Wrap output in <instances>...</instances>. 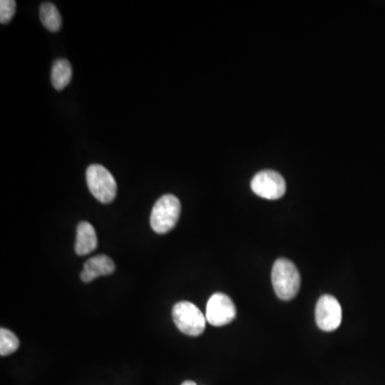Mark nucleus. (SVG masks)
Instances as JSON below:
<instances>
[{"instance_id": "1", "label": "nucleus", "mask_w": 385, "mask_h": 385, "mask_svg": "<svg viewBox=\"0 0 385 385\" xmlns=\"http://www.w3.org/2000/svg\"><path fill=\"white\" fill-rule=\"evenodd\" d=\"M272 284L281 299H293L301 287V275L295 264L285 258L277 259L272 269Z\"/></svg>"}, {"instance_id": "2", "label": "nucleus", "mask_w": 385, "mask_h": 385, "mask_svg": "<svg viewBox=\"0 0 385 385\" xmlns=\"http://www.w3.org/2000/svg\"><path fill=\"white\" fill-rule=\"evenodd\" d=\"M181 203L178 197L166 194L161 197L152 209L150 225L156 234H164L174 229L180 217Z\"/></svg>"}, {"instance_id": "3", "label": "nucleus", "mask_w": 385, "mask_h": 385, "mask_svg": "<svg viewBox=\"0 0 385 385\" xmlns=\"http://www.w3.org/2000/svg\"><path fill=\"white\" fill-rule=\"evenodd\" d=\"M89 191L97 201L111 203L117 196V182L111 171L102 165H90L86 171Z\"/></svg>"}, {"instance_id": "4", "label": "nucleus", "mask_w": 385, "mask_h": 385, "mask_svg": "<svg viewBox=\"0 0 385 385\" xmlns=\"http://www.w3.org/2000/svg\"><path fill=\"white\" fill-rule=\"evenodd\" d=\"M173 319L176 327L185 335L199 336L205 329V315L193 303L182 301L173 309Z\"/></svg>"}, {"instance_id": "5", "label": "nucleus", "mask_w": 385, "mask_h": 385, "mask_svg": "<svg viewBox=\"0 0 385 385\" xmlns=\"http://www.w3.org/2000/svg\"><path fill=\"white\" fill-rule=\"evenodd\" d=\"M255 194L269 201H276L286 193V181L274 170H262L250 182Z\"/></svg>"}, {"instance_id": "6", "label": "nucleus", "mask_w": 385, "mask_h": 385, "mask_svg": "<svg viewBox=\"0 0 385 385\" xmlns=\"http://www.w3.org/2000/svg\"><path fill=\"white\" fill-rule=\"evenodd\" d=\"M237 317V309L228 295L224 293H214L207 304L205 319L214 327L229 325Z\"/></svg>"}, {"instance_id": "7", "label": "nucleus", "mask_w": 385, "mask_h": 385, "mask_svg": "<svg viewBox=\"0 0 385 385\" xmlns=\"http://www.w3.org/2000/svg\"><path fill=\"white\" fill-rule=\"evenodd\" d=\"M342 306L333 295H325L318 299L315 317L318 327L325 332H333L342 323Z\"/></svg>"}, {"instance_id": "8", "label": "nucleus", "mask_w": 385, "mask_h": 385, "mask_svg": "<svg viewBox=\"0 0 385 385\" xmlns=\"http://www.w3.org/2000/svg\"><path fill=\"white\" fill-rule=\"evenodd\" d=\"M115 270L116 264L111 257L99 255L91 257L90 259L86 262L81 273V278L83 283H90L97 277L113 274Z\"/></svg>"}, {"instance_id": "9", "label": "nucleus", "mask_w": 385, "mask_h": 385, "mask_svg": "<svg viewBox=\"0 0 385 385\" xmlns=\"http://www.w3.org/2000/svg\"><path fill=\"white\" fill-rule=\"evenodd\" d=\"M97 248V232L88 222H81L77 226L75 252L79 256L90 254Z\"/></svg>"}, {"instance_id": "10", "label": "nucleus", "mask_w": 385, "mask_h": 385, "mask_svg": "<svg viewBox=\"0 0 385 385\" xmlns=\"http://www.w3.org/2000/svg\"><path fill=\"white\" fill-rule=\"evenodd\" d=\"M72 66L67 59H58L53 65L52 83L56 90H62L70 83L72 79Z\"/></svg>"}, {"instance_id": "11", "label": "nucleus", "mask_w": 385, "mask_h": 385, "mask_svg": "<svg viewBox=\"0 0 385 385\" xmlns=\"http://www.w3.org/2000/svg\"><path fill=\"white\" fill-rule=\"evenodd\" d=\"M40 18L43 26L52 32L60 29L62 20L58 8L52 3H43L40 8Z\"/></svg>"}, {"instance_id": "12", "label": "nucleus", "mask_w": 385, "mask_h": 385, "mask_svg": "<svg viewBox=\"0 0 385 385\" xmlns=\"http://www.w3.org/2000/svg\"><path fill=\"white\" fill-rule=\"evenodd\" d=\"M18 347H20V340L13 332L4 327L0 330V356H10L14 353Z\"/></svg>"}, {"instance_id": "13", "label": "nucleus", "mask_w": 385, "mask_h": 385, "mask_svg": "<svg viewBox=\"0 0 385 385\" xmlns=\"http://www.w3.org/2000/svg\"><path fill=\"white\" fill-rule=\"evenodd\" d=\"M16 3L14 0L0 1V23L8 24L15 14Z\"/></svg>"}, {"instance_id": "14", "label": "nucleus", "mask_w": 385, "mask_h": 385, "mask_svg": "<svg viewBox=\"0 0 385 385\" xmlns=\"http://www.w3.org/2000/svg\"><path fill=\"white\" fill-rule=\"evenodd\" d=\"M181 385H197L196 383L193 382V381H184Z\"/></svg>"}]
</instances>
